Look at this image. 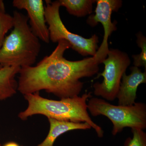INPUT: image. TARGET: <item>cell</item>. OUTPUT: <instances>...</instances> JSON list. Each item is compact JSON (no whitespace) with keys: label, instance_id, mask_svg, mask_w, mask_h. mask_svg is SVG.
Here are the masks:
<instances>
[{"label":"cell","instance_id":"obj_1","mask_svg":"<svg viewBox=\"0 0 146 146\" xmlns=\"http://www.w3.org/2000/svg\"><path fill=\"white\" fill-rule=\"evenodd\" d=\"M70 48L69 42L60 40L51 54L35 66L21 68L17 90L23 95L45 90L60 99L78 96L84 85L80 80L98 73L100 64L107 57L108 44L102 43L95 56L76 61L64 57Z\"/></svg>","mask_w":146,"mask_h":146},{"label":"cell","instance_id":"obj_2","mask_svg":"<svg viewBox=\"0 0 146 146\" xmlns=\"http://www.w3.org/2000/svg\"><path fill=\"white\" fill-rule=\"evenodd\" d=\"M28 103L26 109L20 112L18 117L27 120L33 115H43L48 118L75 123L86 122L95 130L100 138L104 136V131L92 121L87 109V101L92 98L91 92L81 96L60 99V100L48 99L40 96L39 92L24 95Z\"/></svg>","mask_w":146,"mask_h":146},{"label":"cell","instance_id":"obj_3","mask_svg":"<svg viewBox=\"0 0 146 146\" xmlns=\"http://www.w3.org/2000/svg\"><path fill=\"white\" fill-rule=\"evenodd\" d=\"M13 17V30L6 36L0 49V65L32 66L41 50L39 39L32 31L27 16L15 11Z\"/></svg>","mask_w":146,"mask_h":146},{"label":"cell","instance_id":"obj_4","mask_svg":"<svg viewBox=\"0 0 146 146\" xmlns=\"http://www.w3.org/2000/svg\"><path fill=\"white\" fill-rule=\"evenodd\" d=\"M87 109L94 117L103 115L111 121L113 136L121 132L125 127L143 130L146 128V105L143 103L116 106L102 99L91 98L87 104Z\"/></svg>","mask_w":146,"mask_h":146},{"label":"cell","instance_id":"obj_5","mask_svg":"<svg viewBox=\"0 0 146 146\" xmlns=\"http://www.w3.org/2000/svg\"><path fill=\"white\" fill-rule=\"evenodd\" d=\"M45 16L48 25L50 41L56 43L65 40L70 43L71 48L83 56H94L98 49V36L94 35L91 38H84L71 32L65 27L60 18L58 1H46Z\"/></svg>","mask_w":146,"mask_h":146},{"label":"cell","instance_id":"obj_6","mask_svg":"<svg viewBox=\"0 0 146 146\" xmlns=\"http://www.w3.org/2000/svg\"><path fill=\"white\" fill-rule=\"evenodd\" d=\"M130 63L126 53L115 49L109 50L107 57L102 62L104 71L98 76V78L102 76L103 80L94 84V95L109 101L117 98L123 74Z\"/></svg>","mask_w":146,"mask_h":146},{"label":"cell","instance_id":"obj_7","mask_svg":"<svg viewBox=\"0 0 146 146\" xmlns=\"http://www.w3.org/2000/svg\"><path fill=\"white\" fill-rule=\"evenodd\" d=\"M14 7L25 9L28 14L30 27L39 39L48 44L50 42L49 32L45 16V7L42 0H14Z\"/></svg>","mask_w":146,"mask_h":146},{"label":"cell","instance_id":"obj_8","mask_svg":"<svg viewBox=\"0 0 146 146\" xmlns=\"http://www.w3.org/2000/svg\"><path fill=\"white\" fill-rule=\"evenodd\" d=\"M95 14L90 15L86 22L91 27L96 26L99 23L102 25L104 35L103 41H108L109 36L117 30L115 22L112 23L111 16L113 12H117L122 6L121 0H98Z\"/></svg>","mask_w":146,"mask_h":146},{"label":"cell","instance_id":"obj_9","mask_svg":"<svg viewBox=\"0 0 146 146\" xmlns=\"http://www.w3.org/2000/svg\"><path fill=\"white\" fill-rule=\"evenodd\" d=\"M130 74L125 73L123 74L122 81L117 98L118 105L121 106L132 105L135 103L136 92L140 84L146 82V72H142L136 66L130 68Z\"/></svg>","mask_w":146,"mask_h":146},{"label":"cell","instance_id":"obj_10","mask_svg":"<svg viewBox=\"0 0 146 146\" xmlns=\"http://www.w3.org/2000/svg\"><path fill=\"white\" fill-rule=\"evenodd\" d=\"M50 123V130L44 141L37 146H53L58 136L70 131L76 129H91L88 123H75L70 121H61L52 118H48Z\"/></svg>","mask_w":146,"mask_h":146},{"label":"cell","instance_id":"obj_11","mask_svg":"<svg viewBox=\"0 0 146 146\" xmlns=\"http://www.w3.org/2000/svg\"><path fill=\"white\" fill-rule=\"evenodd\" d=\"M21 69L18 66H4L0 68V100L7 99L16 94L18 83L15 77Z\"/></svg>","mask_w":146,"mask_h":146},{"label":"cell","instance_id":"obj_12","mask_svg":"<svg viewBox=\"0 0 146 146\" xmlns=\"http://www.w3.org/2000/svg\"><path fill=\"white\" fill-rule=\"evenodd\" d=\"M60 6L65 7L69 14L78 17H84L92 13L96 0H59Z\"/></svg>","mask_w":146,"mask_h":146},{"label":"cell","instance_id":"obj_13","mask_svg":"<svg viewBox=\"0 0 146 146\" xmlns=\"http://www.w3.org/2000/svg\"><path fill=\"white\" fill-rule=\"evenodd\" d=\"M137 44L141 48V52L140 54L133 55V64L134 66L143 67L146 70V38L141 32L136 35Z\"/></svg>","mask_w":146,"mask_h":146},{"label":"cell","instance_id":"obj_14","mask_svg":"<svg viewBox=\"0 0 146 146\" xmlns=\"http://www.w3.org/2000/svg\"><path fill=\"white\" fill-rule=\"evenodd\" d=\"M13 16L5 11L0 10V49L6 37V35L9 30L13 28Z\"/></svg>","mask_w":146,"mask_h":146},{"label":"cell","instance_id":"obj_15","mask_svg":"<svg viewBox=\"0 0 146 146\" xmlns=\"http://www.w3.org/2000/svg\"><path fill=\"white\" fill-rule=\"evenodd\" d=\"M133 138L128 139L125 146H146V133L138 129H131Z\"/></svg>","mask_w":146,"mask_h":146},{"label":"cell","instance_id":"obj_16","mask_svg":"<svg viewBox=\"0 0 146 146\" xmlns=\"http://www.w3.org/2000/svg\"><path fill=\"white\" fill-rule=\"evenodd\" d=\"M3 146H21L17 143L14 142H10L6 143Z\"/></svg>","mask_w":146,"mask_h":146},{"label":"cell","instance_id":"obj_17","mask_svg":"<svg viewBox=\"0 0 146 146\" xmlns=\"http://www.w3.org/2000/svg\"><path fill=\"white\" fill-rule=\"evenodd\" d=\"M0 10L5 11V5L3 1L2 0H0Z\"/></svg>","mask_w":146,"mask_h":146},{"label":"cell","instance_id":"obj_18","mask_svg":"<svg viewBox=\"0 0 146 146\" xmlns=\"http://www.w3.org/2000/svg\"><path fill=\"white\" fill-rule=\"evenodd\" d=\"M1 67H2V66H1V65H0V68H1Z\"/></svg>","mask_w":146,"mask_h":146},{"label":"cell","instance_id":"obj_19","mask_svg":"<svg viewBox=\"0 0 146 146\" xmlns=\"http://www.w3.org/2000/svg\"><path fill=\"white\" fill-rule=\"evenodd\" d=\"M0 146H1V144H0Z\"/></svg>","mask_w":146,"mask_h":146}]
</instances>
